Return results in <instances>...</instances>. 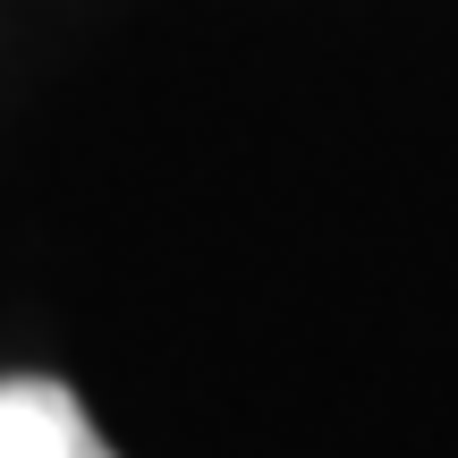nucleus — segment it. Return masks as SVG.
I'll list each match as a JSON object with an SVG mask.
<instances>
[{
  "label": "nucleus",
  "mask_w": 458,
  "mask_h": 458,
  "mask_svg": "<svg viewBox=\"0 0 458 458\" xmlns=\"http://www.w3.org/2000/svg\"><path fill=\"white\" fill-rule=\"evenodd\" d=\"M0 458H111L60 382H0Z\"/></svg>",
  "instance_id": "nucleus-1"
}]
</instances>
